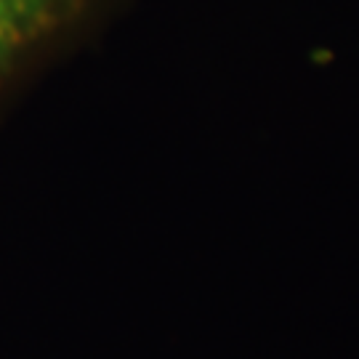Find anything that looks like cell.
Instances as JSON below:
<instances>
[{"label": "cell", "instance_id": "1", "mask_svg": "<svg viewBox=\"0 0 359 359\" xmlns=\"http://www.w3.org/2000/svg\"><path fill=\"white\" fill-rule=\"evenodd\" d=\"M83 0H0V75Z\"/></svg>", "mask_w": 359, "mask_h": 359}]
</instances>
